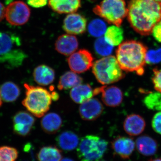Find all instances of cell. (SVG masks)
<instances>
[{
    "mask_svg": "<svg viewBox=\"0 0 161 161\" xmlns=\"http://www.w3.org/2000/svg\"><path fill=\"white\" fill-rule=\"evenodd\" d=\"M21 45L17 35L0 31V66L11 69L22 65L27 56L20 48Z\"/></svg>",
    "mask_w": 161,
    "mask_h": 161,
    "instance_id": "3957f363",
    "label": "cell"
},
{
    "mask_svg": "<svg viewBox=\"0 0 161 161\" xmlns=\"http://www.w3.org/2000/svg\"><path fill=\"white\" fill-rule=\"evenodd\" d=\"M62 121L60 115L51 112L44 115L41 121V126L44 132L47 134H55L60 130Z\"/></svg>",
    "mask_w": 161,
    "mask_h": 161,
    "instance_id": "44dd1931",
    "label": "cell"
},
{
    "mask_svg": "<svg viewBox=\"0 0 161 161\" xmlns=\"http://www.w3.org/2000/svg\"><path fill=\"white\" fill-rule=\"evenodd\" d=\"M37 156L39 161H60L62 159V151L53 146L42 147Z\"/></svg>",
    "mask_w": 161,
    "mask_h": 161,
    "instance_id": "d4e9b609",
    "label": "cell"
},
{
    "mask_svg": "<svg viewBox=\"0 0 161 161\" xmlns=\"http://www.w3.org/2000/svg\"><path fill=\"white\" fill-rule=\"evenodd\" d=\"M146 121L141 115L132 114L127 116L124 122V129L130 136L139 135L145 130Z\"/></svg>",
    "mask_w": 161,
    "mask_h": 161,
    "instance_id": "2e32d148",
    "label": "cell"
},
{
    "mask_svg": "<svg viewBox=\"0 0 161 161\" xmlns=\"http://www.w3.org/2000/svg\"><path fill=\"white\" fill-rule=\"evenodd\" d=\"M18 156L16 148L8 146L0 147V161H16Z\"/></svg>",
    "mask_w": 161,
    "mask_h": 161,
    "instance_id": "f546056e",
    "label": "cell"
},
{
    "mask_svg": "<svg viewBox=\"0 0 161 161\" xmlns=\"http://www.w3.org/2000/svg\"><path fill=\"white\" fill-rule=\"evenodd\" d=\"M136 145L138 152L145 156L154 155L158 150L157 142L147 135L141 136L138 137L136 141Z\"/></svg>",
    "mask_w": 161,
    "mask_h": 161,
    "instance_id": "ac0fdd59",
    "label": "cell"
},
{
    "mask_svg": "<svg viewBox=\"0 0 161 161\" xmlns=\"http://www.w3.org/2000/svg\"><path fill=\"white\" fill-rule=\"evenodd\" d=\"M6 8L3 3L0 2V22L6 17Z\"/></svg>",
    "mask_w": 161,
    "mask_h": 161,
    "instance_id": "d590c367",
    "label": "cell"
},
{
    "mask_svg": "<svg viewBox=\"0 0 161 161\" xmlns=\"http://www.w3.org/2000/svg\"><path fill=\"white\" fill-rule=\"evenodd\" d=\"M2 104H3V102H2V98L1 97V92H0V108L2 106Z\"/></svg>",
    "mask_w": 161,
    "mask_h": 161,
    "instance_id": "f35d334b",
    "label": "cell"
},
{
    "mask_svg": "<svg viewBox=\"0 0 161 161\" xmlns=\"http://www.w3.org/2000/svg\"><path fill=\"white\" fill-rule=\"evenodd\" d=\"M60 161H75L73 160V159L70 158H64L63 159H62Z\"/></svg>",
    "mask_w": 161,
    "mask_h": 161,
    "instance_id": "8d00e7d4",
    "label": "cell"
},
{
    "mask_svg": "<svg viewBox=\"0 0 161 161\" xmlns=\"http://www.w3.org/2000/svg\"><path fill=\"white\" fill-rule=\"evenodd\" d=\"M94 89L89 84H80L73 88L70 92V96L76 103L81 104L95 96Z\"/></svg>",
    "mask_w": 161,
    "mask_h": 161,
    "instance_id": "ffe728a7",
    "label": "cell"
},
{
    "mask_svg": "<svg viewBox=\"0 0 161 161\" xmlns=\"http://www.w3.org/2000/svg\"><path fill=\"white\" fill-rule=\"evenodd\" d=\"M94 48L98 55L106 57L110 56L112 53L113 46L108 43L104 37H99L95 41Z\"/></svg>",
    "mask_w": 161,
    "mask_h": 161,
    "instance_id": "f1b7e54d",
    "label": "cell"
},
{
    "mask_svg": "<svg viewBox=\"0 0 161 161\" xmlns=\"http://www.w3.org/2000/svg\"><path fill=\"white\" fill-rule=\"evenodd\" d=\"M1 97L6 102H13L17 99L20 95V89L16 84L7 81L1 86Z\"/></svg>",
    "mask_w": 161,
    "mask_h": 161,
    "instance_id": "cb8c5ba5",
    "label": "cell"
},
{
    "mask_svg": "<svg viewBox=\"0 0 161 161\" xmlns=\"http://www.w3.org/2000/svg\"><path fill=\"white\" fill-rule=\"evenodd\" d=\"M100 87L102 99L107 106L115 108L122 103L123 100V94L118 87L104 86Z\"/></svg>",
    "mask_w": 161,
    "mask_h": 161,
    "instance_id": "9a60e30c",
    "label": "cell"
},
{
    "mask_svg": "<svg viewBox=\"0 0 161 161\" xmlns=\"http://www.w3.org/2000/svg\"><path fill=\"white\" fill-rule=\"evenodd\" d=\"M152 34L155 40L161 43V21L154 26Z\"/></svg>",
    "mask_w": 161,
    "mask_h": 161,
    "instance_id": "e575fe53",
    "label": "cell"
},
{
    "mask_svg": "<svg viewBox=\"0 0 161 161\" xmlns=\"http://www.w3.org/2000/svg\"><path fill=\"white\" fill-rule=\"evenodd\" d=\"M58 146L64 151L75 150L79 143L78 136L71 131H65L60 133L56 139Z\"/></svg>",
    "mask_w": 161,
    "mask_h": 161,
    "instance_id": "7402d4cb",
    "label": "cell"
},
{
    "mask_svg": "<svg viewBox=\"0 0 161 161\" xmlns=\"http://www.w3.org/2000/svg\"><path fill=\"white\" fill-rule=\"evenodd\" d=\"M103 111L102 104L97 98H92L80 105L79 114L85 120L92 121L98 118Z\"/></svg>",
    "mask_w": 161,
    "mask_h": 161,
    "instance_id": "4fadbf2b",
    "label": "cell"
},
{
    "mask_svg": "<svg viewBox=\"0 0 161 161\" xmlns=\"http://www.w3.org/2000/svg\"><path fill=\"white\" fill-rule=\"evenodd\" d=\"M128 9L130 25L142 36L151 34L161 21V2L156 0H130Z\"/></svg>",
    "mask_w": 161,
    "mask_h": 161,
    "instance_id": "6da1fadb",
    "label": "cell"
},
{
    "mask_svg": "<svg viewBox=\"0 0 161 161\" xmlns=\"http://www.w3.org/2000/svg\"><path fill=\"white\" fill-rule=\"evenodd\" d=\"M161 63V47L147 50L146 55V63L154 65Z\"/></svg>",
    "mask_w": 161,
    "mask_h": 161,
    "instance_id": "4dcf8cb0",
    "label": "cell"
},
{
    "mask_svg": "<svg viewBox=\"0 0 161 161\" xmlns=\"http://www.w3.org/2000/svg\"><path fill=\"white\" fill-rule=\"evenodd\" d=\"M149 161H161V158H151Z\"/></svg>",
    "mask_w": 161,
    "mask_h": 161,
    "instance_id": "74e56055",
    "label": "cell"
},
{
    "mask_svg": "<svg viewBox=\"0 0 161 161\" xmlns=\"http://www.w3.org/2000/svg\"><path fill=\"white\" fill-rule=\"evenodd\" d=\"M114 154L124 159L130 158L135 150V144L132 138L119 136L111 143Z\"/></svg>",
    "mask_w": 161,
    "mask_h": 161,
    "instance_id": "7c38bea8",
    "label": "cell"
},
{
    "mask_svg": "<svg viewBox=\"0 0 161 161\" xmlns=\"http://www.w3.org/2000/svg\"><path fill=\"white\" fill-rule=\"evenodd\" d=\"M83 79L77 73L72 71H68L60 77L58 87L60 91L68 90L81 84Z\"/></svg>",
    "mask_w": 161,
    "mask_h": 161,
    "instance_id": "603a6c76",
    "label": "cell"
},
{
    "mask_svg": "<svg viewBox=\"0 0 161 161\" xmlns=\"http://www.w3.org/2000/svg\"><path fill=\"white\" fill-rule=\"evenodd\" d=\"M93 12L108 23L120 27L128 9L125 0H103L94 7Z\"/></svg>",
    "mask_w": 161,
    "mask_h": 161,
    "instance_id": "8992f818",
    "label": "cell"
},
{
    "mask_svg": "<svg viewBox=\"0 0 161 161\" xmlns=\"http://www.w3.org/2000/svg\"><path fill=\"white\" fill-rule=\"evenodd\" d=\"M153 72L152 80L154 89L161 93V69L154 68Z\"/></svg>",
    "mask_w": 161,
    "mask_h": 161,
    "instance_id": "1f68e13d",
    "label": "cell"
},
{
    "mask_svg": "<svg viewBox=\"0 0 161 161\" xmlns=\"http://www.w3.org/2000/svg\"><path fill=\"white\" fill-rule=\"evenodd\" d=\"M147 47L139 41L127 40L119 44L116 51V59L121 69L135 72L139 76L145 73Z\"/></svg>",
    "mask_w": 161,
    "mask_h": 161,
    "instance_id": "7a4b0ae2",
    "label": "cell"
},
{
    "mask_svg": "<svg viewBox=\"0 0 161 161\" xmlns=\"http://www.w3.org/2000/svg\"><path fill=\"white\" fill-rule=\"evenodd\" d=\"M106 41L113 46L119 45L124 40V31L120 27L112 26L107 29L104 34Z\"/></svg>",
    "mask_w": 161,
    "mask_h": 161,
    "instance_id": "484cf974",
    "label": "cell"
},
{
    "mask_svg": "<svg viewBox=\"0 0 161 161\" xmlns=\"http://www.w3.org/2000/svg\"><path fill=\"white\" fill-rule=\"evenodd\" d=\"M48 5L54 11L60 14L76 12L81 6L80 0H48Z\"/></svg>",
    "mask_w": 161,
    "mask_h": 161,
    "instance_id": "e0dca14e",
    "label": "cell"
},
{
    "mask_svg": "<svg viewBox=\"0 0 161 161\" xmlns=\"http://www.w3.org/2000/svg\"><path fill=\"white\" fill-rule=\"evenodd\" d=\"M78 39L74 35L64 34L56 40L55 48L57 52L64 56H70L74 53L78 47Z\"/></svg>",
    "mask_w": 161,
    "mask_h": 161,
    "instance_id": "5bb4252c",
    "label": "cell"
},
{
    "mask_svg": "<svg viewBox=\"0 0 161 161\" xmlns=\"http://www.w3.org/2000/svg\"><path fill=\"white\" fill-rule=\"evenodd\" d=\"M157 1H158V2H161V0H156Z\"/></svg>",
    "mask_w": 161,
    "mask_h": 161,
    "instance_id": "ab89813d",
    "label": "cell"
},
{
    "mask_svg": "<svg viewBox=\"0 0 161 161\" xmlns=\"http://www.w3.org/2000/svg\"><path fill=\"white\" fill-rule=\"evenodd\" d=\"M106 30V24L100 19L92 20L88 26L89 33L95 37H100L104 34Z\"/></svg>",
    "mask_w": 161,
    "mask_h": 161,
    "instance_id": "83f0119b",
    "label": "cell"
},
{
    "mask_svg": "<svg viewBox=\"0 0 161 161\" xmlns=\"http://www.w3.org/2000/svg\"><path fill=\"white\" fill-rule=\"evenodd\" d=\"M30 15V9L22 1L13 2L6 8L5 18L7 22L13 26H22L26 24Z\"/></svg>",
    "mask_w": 161,
    "mask_h": 161,
    "instance_id": "ba28073f",
    "label": "cell"
},
{
    "mask_svg": "<svg viewBox=\"0 0 161 161\" xmlns=\"http://www.w3.org/2000/svg\"><path fill=\"white\" fill-rule=\"evenodd\" d=\"M68 62L72 71L80 74L87 71L93 66L94 58L87 50L80 49L70 55Z\"/></svg>",
    "mask_w": 161,
    "mask_h": 161,
    "instance_id": "9c48e42d",
    "label": "cell"
},
{
    "mask_svg": "<svg viewBox=\"0 0 161 161\" xmlns=\"http://www.w3.org/2000/svg\"><path fill=\"white\" fill-rule=\"evenodd\" d=\"M143 103L147 108L153 111H161V93L150 92L144 98Z\"/></svg>",
    "mask_w": 161,
    "mask_h": 161,
    "instance_id": "4316f807",
    "label": "cell"
},
{
    "mask_svg": "<svg viewBox=\"0 0 161 161\" xmlns=\"http://www.w3.org/2000/svg\"><path fill=\"white\" fill-rule=\"evenodd\" d=\"M151 124L153 130L161 135V111L156 113L153 116Z\"/></svg>",
    "mask_w": 161,
    "mask_h": 161,
    "instance_id": "d6a6232c",
    "label": "cell"
},
{
    "mask_svg": "<svg viewBox=\"0 0 161 161\" xmlns=\"http://www.w3.org/2000/svg\"></svg>",
    "mask_w": 161,
    "mask_h": 161,
    "instance_id": "60d3db41",
    "label": "cell"
},
{
    "mask_svg": "<svg viewBox=\"0 0 161 161\" xmlns=\"http://www.w3.org/2000/svg\"><path fill=\"white\" fill-rule=\"evenodd\" d=\"M86 19L79 14H69L64 20V30L69 34H82L86 31Z\"/></svg>",
    "mask_w": 161,
    "mask_h": 161,
    "instance_id": "8fae6325",
    "label": "cell"
},
{
    "mask_svg": "<svg viewBox=\"0 0 161 161\" xmlns=\"http://www.w3.org/2000/svg\"><path fill=\"white\" fill-rule=\"evenodd\" d=\"M92 72L98 82L103 85L115 83L125 77L116 58L111 55L94 62Z\"/></svg>",
    "mask_w": 161,
    "mask_h": 161,
    "instance_id": "5b68a950",
    "label": "cell"
},
{
    "mask_svg": "<svg viewBox=\"0 0 161 161\" xmlns=\"http://www.w3.org/2000/svg\"><path fill=\"white\" fill-rule=\"evenodd\" d=\"M28 5L34 8H39L46 6L48 0H26Z\"/></svg>",
    "mask_w": 161,
    "mask_h": 161,
    "instance_id": "836d02e7",
    "label": "cell"
},
{
    "mask_svg": "<svg viewBox=\"0 0 161 161\" xmlns=\"http://www.w3.org/2000/svg\"><path fill=\"white\" fill-rule=\"evenodd\" d=\"M35 81L42 86L49 85L53 82L55 79V72L52 68L42 64L35 69L33 73Z\"/></svg>",
    "mask_w": 161,
    "mask_h": 161,
    "instance_id": "d6986e66",
    "label": "cell"
},
{
    "mask_svg": "<svg viewBox=\"0 0 161 161\" xmlns=\"http://www.w3.org/2000/svg\"><path fill=\"white\" fill-rule=\"evenodd\" d=\"M108 142L97 136L88 135L81 139L77 149L80 161H98L106 152Z\"/></svg>",
    "mask_w": 161,
    "mask_h": 161,
    "instance_id": "52a82bcc",
    "label": "cell"
},
{
    "mask_svg": "<svg viewBox=\"0 0 161 161\" xmlns=\"http://www.w3.org/2000/svg\"><path fill=\"white\" fill-rule=\"evenodd\" d=\"M25 98L22 104L31 114L38 118L44 116L49 110L53 100L52 93L40 86L24 84Z\"/></svg>",
    "mask_w": 161,
    "mask_h": 161,
    "instance_id": "277c9868",
    "label": "cell"
},
{
    "mask_svg": "<svg viewBox=\"0 0 161 161\" xmlns=\"http://www.w3.org/2000/svg\"><path fill=\"white\" fill-rule=\"evenodd\" d=\"M35 122V118L28 112H18L13 118L14 132L20 136H27L31 132Z\"/></svg>",
    "mask_w": 161,
    "mask_h": 161,
    "instance_id": "30bf717a",
    "label": "cell"
}]
</instances>
